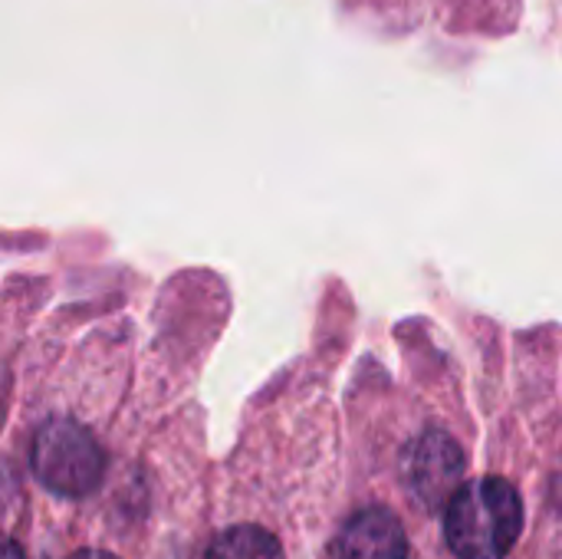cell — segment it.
<instances>
[{
    "label": "cell",
    "instance_id": "1",
    "mask_svg": "<svg viewBox=\"0 0 562 559\" xmlns=\"http://www.w3.org/2000/svg\"><path fill=\"white\" fill-rule=\"evenodd\" d=\"M445 530L454 557L504 559L524 530V504L517 488L501 478L464 484L448 504Z\"/></svg>",
    "mask_w": 562,
    "mask_h": 559
},
{
    "label": "cell",
    "instance_id": "2",
    "mask_svg": "<svg viewBox=\"0 0 562 559\" xmlns=\"http://www.w3.org/2000/svg\"><path fill=\"white\" fill-rule=\"evenodd\" d=\"M30 461L40 484L63 497H82L102 478L99 441L82 425L66 418H53L36 432Z\"/></svg>",
    "mask_w": 562,
    "mask_h": 559
},
{
    "label": "cell",
    "instance_id": "3",
    "mask_svg": "<svg viewBox=\"0 0 562 559\" xmlns=\"http://www.w3.org/2000/svg\"><path fill=\"white\" fill-rule=\"evenodd\" d=\"M405 474H408L415 497L425 507H441V504H451L461 491L464 455L451 435L428 432L412 445L408 461H405Z\"/></svg>",
    "mask_w": 562,
    "mask_h": 559
},
{
    "label": "cell",
    "instance_id": "4",
    "mask_svg": "<svg viewBox=\"0 0 562 559\" xmlns=\"http://www.w3.org/2000/svg\"><path fill=\"white\" fill-rule=\"evenodd\" d=\"M408 540L395 514L382 507L359 511L342 537H339V559H405Z\"/></svg>",
    "mask_w": 562,
    "mask_h": 559
},
{
    "label": "cell",
    "instance_id": "5",
    "mask_svg": "<svg viewBox=\"0 0 562 559\" xmlns=\"http://www.w3.org/2000/svg\"><path fill=\"white\" fill-rule=\"evenodd\" d=\"M204 559H283L280 540L263 527H231L214 537Z\"/></svg>",
    "mask_w": 562,
    "mask_h": 559
},
{
    "label": "cell",
    "instance_id": "6",
    "mask_svg": "<svg viewBox=\"0 0 562 559\" xmlns=\"http://www.w3.org/2000/svg\"><path fill=\"white\" fill-rule=\"evenodd\" d=\"M72 559H119V557H112V554H102V550H82V554H76Z\"/></svg>",
    "mask_w": 562,
    "mask_h": 559
},
{
    "label": "cell",
    "instance_id": "7",
    "mask_svg": "<svg viewBox=\"0 0 562 559\" xmlns=\"http://www.w3.org/2000/svg\"><path fill=\"white\" fill-rule=\"evenodd\" d=\"M7 559H23L20 557V547H16V544H10V547H7Z\"/></svg>",
    "mask_w": 562,
    "mask_h": 559
}]
</instances>
